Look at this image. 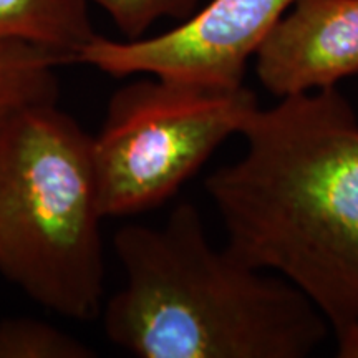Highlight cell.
Wrapping results in <instances>:
<instances>
[{
	"label": "cell",
	"instance_id": "obj_1",
	"mask_svg": "<svg viewBox=\"0 0 358 358\" xmlns=\"http://www.w3.org/2000/svg\"><path fill=\"white\" fill-rule=\"evenodd\" d=\"M245 153L206 191L227 248L306 294L337 329L358 320V118L337 87L261 106Z\"/></svg>",
	"mask_w": 358,
	"mask_h": 358
},
{
	"label": "cell",
	"instance_id": "obj_11",
	"mask_svg": "<svg viewBox=\"0 0 358 358\" xmlns=\"http://www.w3.org/2000/svg\"><path fill=\"white\" fill-rule=\"evenodd\" d=\"M332 332L337 342V357L358 358V320L340 325Z\"/></svg>",
	"mask_w": 358,
	"mask_h": 358
},
{
	"label": "cell",
	"instance_id": "obj_4",
	"mask_svg": "<svg viewBox=\"0 0 358 358\" xmlns=\"http://www.w3.org/2000/svg\"><path fill=\"white\" fill-rule=\"evenodd\" d=\"M259 108L245 85L217 87L143 78L111 95L92 136L103 216H129L166 203Z\"/></svg>",
	"mask_w": 358,
	"mask_h": 358
},
{
	"label": "cell",
	"instance_id": "obj_7",
	"mask_svg": "<svg viewBox=\"0 0 358 358\" xmlns=\"http://www.w3.org/2000/svg\"><path fill=\"white\" fill-rule=\"evenodd\" d=\"M90 0H0V42H22L77 62L98 37Z\"/></svg>",
	"mask_w": 358,
	"mask_h": 358
},
{
	"label": "cell",
	"instance_id": "obj_9",
	"mask_svg": "<svg viewBox=\"0 0 358 358\" xmlns=\"http://www.w3.org/2000/svg\"><path fill=\"white\" fill-rule=\"evenodd\" d=\"M82 340L48 322L30 317L0 320V358H92Z\"/></svg>",
	"mask_w": 358,
	"mask_h": 358
},
{
	"label": "cell",
	"instance_id": "obj_10",
	"mask_svg": "<svg viewBox=\"0 0 358 358\" xmlns=\"http://www.w3.org/2000/svg\"><path fill=\"white\" fill-rule=\"evenodd\" d=\"M199 0H90L108 13L116 29L128 40L145 37L161 19L186 20L198 8Z\"/></svg>",
	"mask_w": 358,
	"mask_h": 358
},
{
	"label": "cell",
	"instance_id": "obj_8",
	"mask_svg": "<svg viewBox=\"0 0 358 358\" xmlns=\"http://www.w3.org/2000/svg\"><path fill=\"white\" fill-rule=\"evenodd\" d=\"M69 64L55 52L22 42H0V111L57 103V66Z\"/></svg>",
	"mask_w": 358,
	"mask_h": 358
},
{
	"label": "cell",
	"instance_id": "obj_5",
	"mask_svg": "<svg viewBox=\"0 0 358 358\" xmlns=\"http://www.w3.org/2000/svg\"><path fill=\"white\" fill-rule=\"evenodd\" d=\"M297 0H211L168 32L116 42L98 37L80 53L115 78L146 73L182 82L239 87L248 64Z\"/></svg>",
	"mask_w": 358,
	"mask_h": 358
},
{
	"label": "cell",
	"instance_id": "obj_3",
	"mask_svg": "<svg viewBox=\"0 0 358 358\" xmlns=\"http://www.w3.org/2000/svg\"><path fill=\"white\" fill-rule=\"evenodd\" d=\"M92 136L57 103L0 123V275L60 317L103 308L105 256Z\"/></svg>",
	"mask_w": 358,
	"mask_h": 358
},
{
	"label": "cell",
	"instance_id": "obj_2",
	"mask_svg": "<svg viewBox=\"0 0 358 358\" xmlns=\"http://www.w3.org/2000/svg\"><path fill=\"white\" fill-rule=\"evenodd\" d=\"M124 285L103 308V330L141 358H306L332 332L310 299L274 272L216 249L191 203L161 227L113 236Z\"/></svg>",
	"mask_w": 358,
	"mask_h": 358
},
{
	"label": "cell",
	"instance_id": "obj_6",
	"mask_svg": "<svg viewBox=\"0 0 358 358\" xmlns=\"http://www.w3.org/2000/svg\"><path fill=\"white\" fill-rule=\"evenodd\" d=\"M259 82L285 98L358 75V0H297L256 53Z\"/></svg>",
	"mask_w": 358,
	"mask_h": 358
}]
</instances>
